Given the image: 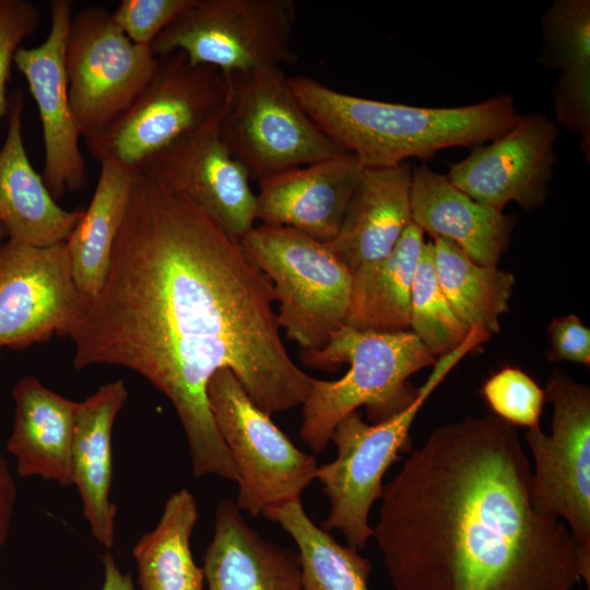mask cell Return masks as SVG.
I'll return each mask as SVG.
<instances>
[{
	"label": "cell",
	"instance_id": "6da1fadb",
	"mask_svg": "<svg viewBox=\"0 0 590 590\" xmlns=\"http://www.w3.org/2000/svg\"><path fill=\"white\" fill-rule=\"evenodd\" d=\"M270 280L189 198L137 172L103 287L69 334L73 366L115 365L163 392L193 475L238 480L206 388L227 368L269 415L302 405L314 378L280 335Z\"/></svg>",
	"mask_w": 590,
	"mask_h": 590
},
{
	"label": "cell",
	"instance_id": "7a4b0ae2",
	"mask_svg": "<svg viewBox=\"0 0 590 590\" xmlns=\"http://www.w3.org/2000/svg\"><path fill=\"white\" fill-rule=\"evenodd\" d=\"M516 426L494 414L436 427L384 485L373 536L396 590H573L568 528L539 512Z\"/></svg>",
	"mask_w": 590,
	"mask_h": 590
},
{
	"label": "cell",
	"instance_id": "3957f363",
	"mask_svg": "<svg viewBox=\"0 0 590 590\" xmlns=\"http://www.w3.org/2000/svg\"><path fill=\"white\" fill-rule=\"evenodd\" d=\"M291 90L316 126L364 167L427 161L440 150L475 146L510 130L521 115L503 94L461 107H417L353 96L308 76L288 78Z\"/></svg>",
	"mask_w": 590,
	"mask_h": 590
},
{
	"label": "cell",
	"instance_id": "277c9868",
	"mask_svg": "<svg viewBox=\"0 0 590 590\" xmlns=\"http://www.w3.org/2000/svg\"><path fill=\"white\" fill-rule=\"evenodd\" d=\"M300 358L308 367L328 371L350 364L338 380L314 378L302 404L299 435L315 452L322 451L337 424L361 406L373 424L405 410L420 391L408 379L437 361L410 330L375 332L347 326L322 349L304 350Z\"/></svg>",
	"mask_w": 590,
	"mask_h": 590
},
{
	"label": "cell",
	"instance_id": "5b68a950",
	"mask_svg": "<svg viewBox=\"0 0 590 590\" xmlns=\"http://www.w3.org/2000/svg\"><path fill=\"white\" fill-rule=\"evenodd\" d=\"M239 245L272 283L278 323L302 349L320 350L346 326L352 271L328 243L287 226L255 225Z\"/></svg>",
	"mask_w": 590,
	"mask_h": 590
},
{
	"label": "cell",
	"instance_id": "8992f818",
	"mask_svg": "<svg viewBox=\"0 0 590 590\" xmlns=\"http://www.w3.org/2000/svg\"><path fill=\"white\" fill-rule=\"evenodd\" d=\"M231 78L192 64L181 51L158 57L148 84L129 108L102 134L87 141L94 160L133 169L152 155L223 117Z\"/></svg>",
	"mask_w": 590,
	"mask_h": 590
},
{
	"label": "cell",
	"instance_id": "52a82bcc",
	"mask_svg": "<svg viewBox=\"0 0 590 590\" xmlns=\"http://www.w3.org/2000/svg\"><path fill=\"white\" fill-rule=\"evenodd\" d=\"M471 351L464 343L438 357L418 396L405 410L378 424H367L359 411L344 416L334 427L330 441L337 457L318 467L316 479L329 499L330 511L321 528L339 530L349 546L364 550L373 528L368 517L373 504L380 499L387 470L410 448V428L416 413L450 369Z\"/></svg>",
	"mask_w": 590,
	"mask_h": 590
},
{
	"label": "cell",
	"instance_id": "ba28073f",
	"mask_svg": "<svg viewBox=\"0 0 590 590\" xmlns=\"http://www.w3.org/2000/svg\"><path fill=\"white\" fill-rule=\"evenodd\" d=\"M295 23L291 0H194L151 49L156 57L181 51L227 78L276 70L296 60Z\"/></svg>",
	"mask_w": 590,
	"mask_h": 590
},
{
	"label": "cell",
	"instance_id": "9c48e42d",
	"mask_svg": "<svg viewBox=\"0 0 590 590\" xmlns=\"http://www.w3.org/2000/svg\"><path fill=\"white\" fill-rule=\"evenodd\" d=\"M231 81L220 134L251 181L344 152L303 109L282 69Z\"/></svg>",
	"mask_w": 590,
	"mask_h": 590
},
{
	"label": "cell",
	"instance_id": "30bf717a",
	"mask_svg": "<svg viewBox=\"0 0 590 590\" xmlns=\"http://www.w3.org/2000/svg\"><path fill=\"white\" fill-rule=\"evenodd\" d=\"M214 424L238 473L241 511L252 517L300 499L316 480L314 456L299 450L248 397L232 370H217L206 388Z\"/></svg>",
	"mask_w": 590,
	"mask_h": 590
},
{
	"label": "cell",
	"instance_id": "8fae6325",
	"mask_svg": "<svg viewBox=\"0 0 590 590\" xmlns=\"http://www.w3.org/2000/svg\"><path fill=\"white\" fill-rule=\"evenodd\" d=\"M553 404L552 433L529 428L535 509L564 522L577 547L581 580L590 587V389L554 370L544 390Z\"/></svg>",
	"mask_w": 590,
	"mask_h": 590
},
{
	"label": "cell",
	"instance_id": "7c38bea8",
	"mask_svg": "<svg viewBox=\"0 0 590 590\" xmlns=\"http://www.w3.org/2000/svg\"><path fill=\"white\" fill-rule=\"evenodd\" d=\"M69 96L85 142L107 130L153 75L158 57L134 44L111 13L87 7L73 13L64 54Z\"/></svg>",
	"mask_w": 590,
	"mask_h": 590
},
{
	"label": "cell",
	"instance_id": "4fadbf2b",
	"mask_svg": "<svg viewBox=\"0 0 590 590\" xmlns=\"http://www.w3.org/2000/svg\"><path fill=\"white\" fill-rule=\"evenodd\" d=\"M91 299L78 287L66 241L0 247V347L25 349L69 337Z\"/></svg>",
	"mask_w": 590,
	"mask_h": 590
},
{
	"label": "cell",
	"instance_id": "5bb4252c",
	"mask_svg": "<svg viewBox=\"0 0 590 590\" xmlns=\"http://www.w3.org/2000/svg\"><path fill=\"white\" fill-rule=\"evenodd\" d=\"M222 118L152 155L137 172L189 198L239 243L257 221V198L221 138Z\"/></svg>",
	"mask_w": 590,
	"mask_h": 590
},
{
	"label": "cell",
	"instance_id": "9a60e30c",
	"mask_svg": "<svg viewBox=\"0 0 590 590\" xmlns=\"http://www.w3.org/2000/svg\"><path fill=\"white\" fill-rule=\"evenodd\" d=\"M559 129L542 111L520 116L499 138L471 149L450 165V182L476 202L503 210L508 202L532 210L543 205L557 163Z\"/></svg>",
	"mask_w": 590,
	"mask_h": 590
},
{
	"label": "cell",
	"instance_id": "2e32d148",
	"mask_svg": "<svg viewBox=\"0 0 590 590\" xmlns=\"http://www.w3.org/2000/svg\"><path fill=\"white\" fill-rule=\"evenodd\" d=\"M49 7L51 24L46 39L36 47H20L13 64L26 79L38 108L45 149L42 177L57 200L84 188L87 173L64 63L72 2L52 0Z\"/></svg>",
	"mask_w": 590,
	"mask_h": 590
},
{
	"label": "cell",
	"instance_id": "e0dca14e",
	"mask_svg": "<svg viewBox=\"0 0 590 590\" xmlns=\"http://www.w3.org/2000/svg\"><path fill=\"white\" fill-rule=\"evenodd\" d=\"M364 166L349 152L258 181L256 217L329 243L338 235Z\"/></svg>",
	"mask_w": 590,
	"mask_h": 590
},
{
	"label": "cell",
	"instance_id": "ac0fdd59",
	"mask_svg": "<svg viewBox=\"0 0 590 590\" xmlns=\"http://www.w3.org/2000/svg\"><path fill=\"white\" fill-rule=\"evenodd\" d=\"M23 94L9 98L8 130L0 149V223L7 237L32 246L68 239L83 211L61 208L28 160L22 133Z\"/></svg>",
	"mask_w": 590,
	"mask_h": 590
},
{
	"label": "cell",
	"instance_id": "d6986e66",
	"mask_svg": "<svg viewBox=\"0 0 590 590\" xmlns=\"http://www.w3.org/2000/svg\"><path fill=\"white\" fill-rule=\"evenodd\" d=\"M411 216L424 233L452 241L483 266H497L516 221L503 210L476 202L455 187L447 175L425 164L413 167Z\"/></svg>",
	"mask_w": 590,
	"mask_h": 590
},
{
	"label": "cell",
	"instance_id": "ffe728a7",
	"mask_svg": "<svg viewBox=\"0 0 590 590\" xmlns=\"http://www.w3.org/2000/svg\"><path fill=\"white\" fill-rule=\"evenodd\" d=\"M409 162L391 167H365L338 235L329 241L353 272L388 256L412 223Z\"/></svg>",
	"mask_w": 590,
	"mask_h": 590
},
{
	"label": "cell",
	"instance_id": "44dd1931",
	"mask_svg": "<svg viewBox=\"0 0 590 590\" xmlns=\"http://www.w3.org/2000/svg\"><path fill=\"white\" fill-rule=\"evenodd\" d=\"M240 511L229 498L216 507L202 567L208 590H300L297 552L263 539Z\"/></svg>",
	"mask_w": 590,
	"mask_h": 590
},
{
	"label": "cell",
	"instance_id": "7402d4cb",
	"mask_svg": "<svg viewBox=\"0 0 590 590\" xmlns=\"http://www.w3.org/2000/svg\"><path fill=\"white\" fill-rule=\"evenodd\" d=\"M128 399L123 380L99 387L79 402L71 449L72 484L80 493L93 536L106 547L114 544L116 505L109 499L113 460L111 430Z\"/></svg>",
	"mask_w": 590,
	"mask_h": 590
},
{
	"label": "cell",
	"instance_id": "603a6c76",
	"mask_svg": "<svg viewBox=\"0 0 590 590\" xmlns=\"http://www.w3.org/2000/svg\"><path fill=\"white\" fill-rule=\"evenodd\" d=\"M14 418L7 442L21 476L72 484L71 449L79 402L25 376L14 386Z\"/></svg>",
	"mask_w": 590,
	"mask_h": 590
},
{
	"label": "cell",
	"instance_id": "cb8c5ba5",
	"mask_svg": "<svg viewBox=\"0 0 590 590\" xmlns=\"http://www.w3.org/2000/svg\"><path fill=\"white\" fill-rule=\"evenodd\" d=\"M424 232L411 223L385 258L352 272L346 326L361 331L410 330L411 292Z\"/></svg>",
	"mask_w": 590,
	"mask_h": 590
},
{
	"label": "cell",
	"instance_id": "d4e9b609",
	"mask_svg": "<svg viewBox=\"0 0 590 590\" xmlns=\"http://www.w3.org/2000/svg\"><path fill=\"white\" fill-rule=\"evenodd\" d=\"M135 174V169L117 162L101 163L92 200L66 240L74 281L90 299L97 295L106 280Z\"/></svg>",
	"mask_w": 590,
	"mask_h": 590
},
{
	"label": "cell",
	"instance_id": "484cf974",
	"mask_svg": "<svg viewBox=\"0 0 590 590\" xmlns=\"http://www.w3.org/2000/svg\"><path fill=\"white\" fill-rule=\"evenodd\" d=\"M197 520L198 506L188 489L168 497L155 529L133 548L142 590H203V569L196 565L190 548Z\"/></svg>",
	"mask_w": 590,
	"mask_h": 590
},
{
	"label": "cell",
	"instance_id": "4316f807",
	"mask_svg": "<svg viewBox=\"0 0 590 590\" xmlns=\"http://www.w3.org/2000/svg\"><path fill=\"white\" fill-rule=\"evenodd\" d=\"M432 243L440 287L459 319L489 335L499 331L500 317L509 310L514 275L474 262L448 239L433 237Z\"/></svg>",
	"mask_w": 590,
	"mask_h": 590
},
{
	"label": "cell",
	"instance_id": "83f0119b",
	"mask_svg": "<svg viewBox=\"0 0 590 590\" xmlns=\"http://www.w3.org/2000/svg\"><path fill=\"white\" fill-rule=\"evenodd\" d=\"M262 515L279 523L297 545L300 590H368L370 560L312 522L300 499L269 508Z\"/></svg>",
	"mask_w": 590,
	"mask_h": 590
},
{
	"label": "cell",
	"instance_id": "f1b7e54d",
	"mask_svg": "<svg viewBox=\"0 0 590 590\" xmlns=\"http://www.w3.org/2000/svg\"><path fill=\"white\" fill-rule=\"evenodd\" d=\"M410 331L435 357L458 349L471 332L456 315L440 287L432 240L423 246L413 280Z\"/></svg>",
	"mask_w": 590,
	"mask_h": 590
},
{
	"label": "cell",
	"instance_id": "f546056e",
	"mask_svg": "<svg viewBox=\"0 0 590 590\" xmlns=\"http://www.w3.org/2000/svg\"><path fill=\"white\" fill-rule=\"evenodd\" d=\"M539 62L563 71L590 67V1L555 0L543 13Z\"/></svg>",
	"mask_w": 590,
	"mask_h": 590
},
{
	"label": "cell",
	"instance_id": "4dcf8cb0",
	"mask_svg": "<svg viewBox=\"0 0 590 590\" xmlns=\"http://www.w3.org/2000/svg\"><path fill=\"white\" fill-rule=\"evenodd\" d=\"M481 393L494 415L514 426H540L544 390L526 371L504 367L485 380Z\"/></svg>",
	"mask_w": 590,
	"mask_h": 590
},
{
	"label": "cell",
	"instance_id": "1f68e13d",
	"mask_svg": "<svg viewBox=\"0 0 590 590\" xmlns=\"http://www.w3.org/2000/svg\"><path fill=\"white\" fill-rule=\"evenodd\" d=\"M194 0H122L113 20L137 45L150 46Z\"/></svg>",
	"mask_w": 590,
	"mask_h": 590
},
{
	"label": "cell",
	"instance_id": "d6a6232c",
	"mask_svg": "<svg viewBox=\"0 0 590 590\" xmlns=\"http://www.w3.org/2000/svg\"><path fill=\"white\" fill-rule=\"evenodd\" d=\"M555 122L580 135L587 164L590 162V67L563 71L553 90Z\"/></svg>",
	"mask_w": 590,
	"mask_h": 590
},
{
	"label": "cell",
	"instance_id": "836d02e7",
	"mask_svg": "<svg viewBox=\"0 0 590 590\" xmlns=\"http://www.w3.org/2000/svg\"><path fill=\"white\" fill-rule=\"evenodd\" d=\"M40 24V12L25 0H0V118L8 114L7 86L14 55Z\"/></svg>",
	"mask_w": 590,
	"mask_h": 590
},
{
	"label": "cell",
	"instance_id": "e575fe53",
	"mask_svg": "<svg viewBox=\"0 0 590 590\" xmlns=\"http://www.w3.org/2000/svg\"><path fill=\"white\" fill-rule=\"evenodd\" d=\"M550 362L568 361L590 364V330L576 315L554 318L548 328Z\"/></svg>",
	"mask_w": 590,
	"mask_h": 590
},
{
	"label": "cell",
	"instance_id": "d590c367",
	"mask_svg": "<svg viewBox=\"0 0 590 590\" xmlns=\"http://www.w3.org/2000/svg\"><path fill=\"white\" fill-rule=\"evenodd\" d=\"M15 497L13 477L5 460L0 455V551L8 538Z\"/></svg>",
	"mask_w": 590,
	"mask_h": 590
},
{
	"label": "cell",
	"instance_id": "8d00e7d4",
	"mask_svg": "<svg viewBox=\"0 0 590 590\" xmlns=\"http://www.w3.org/2000/svg\"><path fill=\"white\" fill-rule=\"evenodd\" d=\"M102 558L105 568L102 590H134L130 575L119 570L110 553H105Z\"/></svg>",
	"mask_w": 590,
	"mask_h": 590
},
{
	"label": "cell",
	"instance_id": "74e56055",
	"mask_svg": "<svg viewBox=\"0 0 590 590\" xmlns=\"http://www.w3.org/2000/svg\"><path fill=\"white\" fill-rule=\"evenodd\" d=\"M5 238L8 239L7 233H5L3 226H2L1 223H0V247H1L2 244L5 241V240H4Z\"/></svg>",
	"mask_w": 590,
	"mask_h": 590
}]
</instances>
